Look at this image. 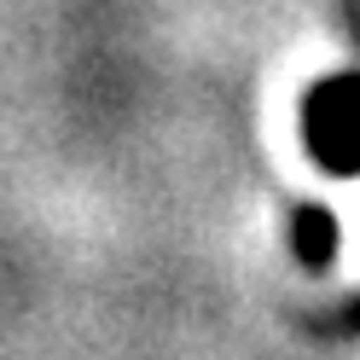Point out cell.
Listing matches in <instances>:
<instances>
[{
  "label": "cell",
  "mask_w": 360,
  "mask_h": 360,
  "mask_svg": "<svg viewBox=\"0 0 360 360\" xmlns=\"http://www.w3.org/2000/svg\"><path fill=\"white\" fill-rule=\"evenodd\" d=\"M308 134H314V151L331 169H354L360 163V82H331L314 99Z\"/></svg>",
  "instance_id": "6da1fadb"
}]
</instances>
